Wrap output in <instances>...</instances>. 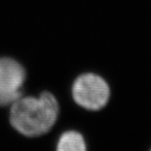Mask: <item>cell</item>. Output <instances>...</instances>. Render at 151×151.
<instances>
[{
  "label": "cell",
  "mask_w": 151,
  "mask_h": 151,
  "mask_svg": "<svg viewBox=\"0 0 151 151\" xmlns=\"http://www.w3.org/2000/svg\"><path fill=\"white\" fill-rule=\"evenodd\" d=\"M59 104L53 94L41 92L38 97L22 96L11 105L9 121L19 134L27 137L45 134L57 121Z\"/></svg>",
  "instance_id": "cell-1"
},
{
  "label": "cell",
  "mask_w": 151,
  "mask_h": 151,
  "mask_svg": "<svg viewBox=\"0 0 151 151\" xmlns=\"http://www.w3.org/2000/svg\"><path fill=\"white\" fill-rule=\"evenodd\" d=\"M74 101L81 108L97 111L104 108L110 96L108 83L99 76L86 73L79 76L71 87Z\"/></svg>",
  "instance_id": "cell-2"
},
{
  "label": "cell",
  "mask_w": 151,
  "mask_h": 151,
  "mask_svg": "<svg viewBox=\"0 0 151 151\" xmlns=\"http://www.w3.org/2000/svg\"><path fill=\"white\" fill-rule=\"evenodd\" d=\"M26 78L24 66L10 57H0V107L11 106L23 96Z\"/></svg>",
  "instance_id": "cell-3"
},
{
  "label": "cell",
  "mask_w": 151,
  "mask_h": 151,
  "mask_svg": "<svg viewBox=\"0 0 151 151\" xmlns=\"http://www.w3.org/2000/svg\"><path fill=\"white\" fill-rule=\"evenodd\" d=\"M56 151H86V142L80 133L69 130L60 135Z\"/></svg>",
  "instance_id": "cell-4"
},
{
  "label": "cell",
  "mask_w": 151,
  "mask_h": 151,
  "mask_svg": "<svg viewBox=\"0 0 151 151\" xmlns=\"http://www.w3.org/2000/svg\"><path fill=\"white\" fill-rule=\"evenodd\" d=\"M150 151H151V150H150Z\"/></svg>",
  "instance_id": "cell-5"
}]
</instances>
